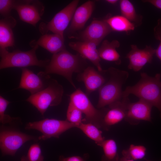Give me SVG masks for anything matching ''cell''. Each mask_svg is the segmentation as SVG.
I'll use <instances>...</instances> for the list:
<instances>
[{
	"label": "cell",
	"mask_w": 161,
	"mask_h": 161,
	"mask_svg": "<svg viewBox=\"0 0 161 161\" xmlns=\"http://www.w3.org/2000/svg\"><path fill=\"white\" fill-rule=\"evenodd\" d=\"M85 59L79 54L73 55L65 49L53 54L51 60L45 67L44 75L55 74L66 78L75 89H76L72 79L73 73H80L87 66H86Z\"/></svg>",
	"instance_id": "6da1fadb"
},
{
	"label": "cell",
	"mask_w": 161,
	"mask_h": 161,
	"mask_svg": "<svg viewBox=\"0 0 161 161\" xmlns=\"http://www.w3.org/2000/svg\"><path fill=\"white\" fill-rule=\"evenodd\" d=\"M161 75L157 74L152 77L146 73L141 72L140 78L133 86L126 87L123 92L122 97H128L133 95L156 107L160 112L161 117Z\"/></svg>",
	"instance_id": "7a4b0ae2"
},
{
	"label": "cell",
	"mask_w": 161,
	"mask_h": 161,
	"mask_svg": "<svg viewBox=\"0 0 161 161\" xmlns=\"http://www.w3.org/2000/svg\"><path fill=\"white\" fill-rule=\"evenodd\" d=\"M108 78L98 89V109L104 108L121 100L122 97V87L128 78L129 74L126 71L112 67L105 70Z\"/></svg>",
	"instance_id": "3957f363"
},
{
	"label": "cell",
	"mask_w": 161,
	"mask_h": 161,
	"mask_svg": "<svg viewBox=\"0 0 161 161\" xmlns=\"http://www.w3.org/2000/svg\"><path fill=\"white\" fill-rule=\"evenodd\" d=\"M38 46L34 44L32 48L26 51L16 50L10 52L6 49H0L1 59L0 69L12 67L24 68L31 66L45 67L49 63V60H39L36 54Z\"/></svg>",
	"instance_id": "277c9868"
},
{
	"label": "cell",
	"mask_w": 161,
	"mask_h": 161,
	"mask_svg": "<svg viewBox=\"0 0 161 161\" xmlns=\"http://www.w3.org/2000/svg\"><path fill=\"white\" fill-rule=\"evenodd\" d=\"M64 92L62 86L56 80L49 79L43 89L31 95L26 100L35 107L43 116L49 106L59 105Z\"/></svg>",
	"instance_id": "5b68a950"
},
{
	"label": "cell",
	"mask_w": 161,
	"mask_h": 161,
	"mask_svg": "<svg viewBox=\"0 0 161 161\" xmlns=\"http://www.w3.org/2000/svg\"><path fill=\"white\" fill-rule=\"evenodd\" d=\"M70 100L85 115L83 121L92 123L98 128H102L103 117L108 108L97 109L93 106L87 95L80 88L69 95Z\"/></svg>",
	"instance_id": "8992f818"
},
{
	"label": "cell",
	"mask_w": 161,
	"mask_h": 161,
	"mask_svg": "<svg viewBox=\"0 0 161 161\" xmlns=\"http://www.w3.org/2000/svg\"><path fill=\"white\" fill-rule=\"evenodd\" d=\"M76 126L66 120L46 118L30 122L26 125L27 129H35L40 131L42 135L38 139L45 140L52 137L58 138L63 133Z\"/></svg>",
	"instance_id": "52a82bcc"
},
{
	"label": "cell",
	"mask_w": 161,
	"mask_h": 161,
	"mask_svg": "<svg viewBox=\"0 0 161 161\" xmlns=\"http://www.w3.org/2000/svg\"><path fill=\"white\" fill-rule=\"evenodd\" d=\"M79 1L78 0L72 1L56 14L50 21L41 23L39 26L40 32L43 35L50 31L64 37V31L72 20Z\"/></svg>",
	"instance_id": "ba28073f"
},
{
	"label": "cell",
	"mask_w": 161,
	"mask_h": 161,
	"mask_svg": "<svg viewBox=\"0 0 161 161\" xmlns=\"http://www.w3.org/2000/svg\"><path fill=\"white\" fill-rule=\"evenodd\" d=\"M35 139L33 136L17 131H1L0 133V148L2 154L13 156L26 142Z\"/></svg>",
	"instance_id": "9c48e42d"
},
{
	"label": "cell",
	"mask_w": 161,
	"mask_h": 161,
	"mask_svg": "<svg viewBox=\"0 0 161 161\" xmlns=\"http://www.w3.org/2000/svg\"><path fill=\"white\" fill-rule=\"evenodd\" d=\"M13 9L17 12L21 20L35 26L41 19L44 8L39 1L16 0Z\"/></svg>",
	"instance_id": "30bf717a"
},
{
	"label": "cell",
	"mask_w": 161,
	"mask_h": 161,
	"mask_svg": "<svg viewBox=\"0 0 161 161\" xmlns=\"http://www.w3.org/2000/svg\"><path fill=\"white\" fill-rule=\"evenodd\" d=\"M131 49L126 58L129 61L128 68L135 72L141 70L147 64L152 62L156 49L151 46H146L143 49H140L136 45H131Z\"/></svg>",
	"instance_id": "8fae6325"
},
{
	"label": "cell",
	"mask_w": 161,
	"mask_h": 161,
	"mask_svg": "<svg viewBox=\"0 0 161 161\" xmlns=\"http://www.w3.org/2000/svg\"><path fill=\"white\" fill-rule=\"evenodd\" d=\"M153 106L139 99L135 102L128 103L125 120L132 125L138 124L140 121H151V112Z\"/></svg>",
	"instance_id": "7c38bea8"
},
{
	"label": "cell",
	"mask_w": 161,
	"mask_h": 161,
	"mask_svg": "<svg viewBox=\"0 0 161 161\" xmlns=\"http://www.w3.org/2000/svg\"><path fill=\"white\" fill-rule=\"evenodd\" d=\"M128 97H123L108 106L109 108L102 120V128L108 130L112 126L124 119L127 105L130 102Z\"/></svg>",
	"instance_id": "4fadbf2b"
},
{
	"label": "cell",
	"mask_w": 161,
	"mask_h": 161,
	"mask_svg": "<svg viewBox=\"0 0 161 161\" xmlns=\"http://www.w3.org/2000/svg\"><path fill=\"white\" fill-rule=\"evenodd\" d=\"M77 79L78 81L84 83L87 95L99 89L106 81L103 70L99 72L94 67L89 66L78 74Z\"/></svg>",
	"instance_id": "5bb4252c"
},
{
	"label": "cell",
	"mask_w": 161,
	"mask_h": 161,
	"mask_svg": "<svg viewBox=\"0 0 161 161\" xmlns=\"http://www.w3.org/2000/svg\"><path fill=\"white\" fill-rule=\"evenodd\" d=\"M112 31L104 20H94L82 32L81 37L84 41H91L98 45Z\"/></svg>",
	"instance_id": "9a60e30c"
},
{
	"label": "cell",
	"mask_w": 161,
	"mask_h": 161,
	"mask_svg": "<svg viewBox=\"0 0 161 161\" xmlns=\"http://www.w3.org/2000/svg\"><path fill=\"white\" fill-rule=\"evenodd\" d=\"M69 45L71 48L77 51L84 59H87L96 67L99 72L102 71L100 64V58L99 55L97 46L90 41L70 42Z\"/></svg>",
	"instance_id": "2e32d148"
},
{
	"label": "cell",
	"mask_w": 161,
	"mask_h": 161,
	"mask_svg": "<svg viewBox=\"0 0 161 161\" xmlns=\"http://www.w3.org/2000/svg\"><path fill=\"white\" fill-rule=\"evenodd\" d=\"M21 70L22 73L18 88L26 89L32 95L42 90L47 86V85L45 84L39 75H36L26 68H22Z\"/></svg>",
	"instance_id": "e0dca14e"
},
{
	"label": "cell",
	"mask_w": 161,
	"mask_h": 161,
	"mask_svg": "<svg viewBox=\"0 0 161 161\" xmlns=\"http://www.w3.org/2000/svg\"><path fill=\"white\" fill-rule=\"evenodd\" d=\"M94 5V2L89 0L77 8L71 20L69 30L75 31L83 28L92 14Z\"/></svg>",
	"instance_id": "ac0fdd59"
},
{
	"label": "cell",
	"mask_w": 161,
	"mask_h": 161,
	"mask_svg": "<svg viewBox=\"0 0 161 161\" xmlns=\"http://www.w3.org/2000/svg\"><path fill=\"white\" fill-rule=\"evenodd\" d=\"M16 24V20L11 16L0 20V49H6L14 46V39L13 29Z\"/></svg>",
	"instance_id": "d6986e66"
},
{
	"label": "cell",
	"mask_w": 161,
	"mask_h": 161,
	"mask_svg": "<svg viewBox=\"0 0 161 161\" xmlns=\"http://www.w3.org/2000/svg\"><path fill=\"white\" fill-rule=\"evenodd\" d=\"M33 44L41 47L53 54L65 49L64 37L57 34L43 35Z\"/></svg>",
	"instance_id": "ffe728a7"
},
{
	"label": "cell",
	"mask_w": 161,
	"mask_h": 161,
	"mask_svg": "<svg viewBox=\"0 0 161 161\" xmlns=\"http://www.w3.org/2000/svg\"><path fill=\"white\" fill-rule=\"evenodd\" d=\"M120 46V42L117 40L111 42L105 40L97 49L100 57L108 61L114 62L117 64H120V56L116 50Z\"/></svg>",
	"instance_id": "44dd1931"
},
{
	"label": "cell",
	"mask_w": 161,
	"mask_h": 161,
	"mask_svg": "<svg viewBox=\"0 0 161 161\" xmlns=\"http://www.w3.org/2000/svg\"><path fill=\"white\" fill-rule=\"evenodd\" d=\"M104 20L112 31L128 32L133 30L135 27L134 24L122 15L109 17Z\"/></svg>",
	"instance_id": "7402d4cb"
},
{
	"label": "cell",
	"mask_w": 161,
	"mask_h": 161,
	"mask_svg": "<svg viewBox=\"0 0 161 161\" xmlns=\"http://www.w3.org/2000/svg\"><path fill=\"white\" fill-rule=\"evenodd\" d=\"M98 145L101 146L105 140L102 135V131L94 124L82 122L77 127Z\"/></svg>",
	"instance_id": "603a6c76"
},
{
	"label": "cell",
	"mask_w": 161,
	"mask_h": 161,
	"mask_svg": "<svg viewBox=\"0 0 161 161\" xmlns=\"http://www.w3.org/2000/svg\"><path fill=\"white\" fill-rule=\"evenodd\" d=\"M101 147L103 148V151L101 157V161H119L120 158L117 145L114 140H105Z\"/></svg>",
	"instance_id": "cb8c5ba5"
},
{
	"label": "cell",
	"mask_w": 161,
	"mask_h": 161,
	"mask_svg": "<svg viewBox=\"0 0 161 161\" xmlns=\"http://www.w3.org/2000/svg\"><path fill=\"white\" fill-rule=\"evenodd\" d=\"M120 5L122 16L134 24H139L141 22V18L136 13L132 4L128 0L120 1Z\"/></svg>",
	"instance_id": "d4e9b609"
},
{
	"label": "cell",
	"mask_w": 161,
	"mask_h": 161,
	"mask_svg": "<svg viewBox=\"0 0 161 161\" xmlns=\"http://www.w3.org/2000/svg\"><path fill=\"white\" fill-rule=\"evenodd\" d=\"M146 151V148L143 145L131 144L129 148L123 150L122 153L123 157L136 160L144 158Z\"/></svg>",
	"instance_id": "484cf974"
},
{
	"label": "cell",
	"mask_w": 161,
	"mask_h": 161,
	"mask_svg": "<svg viewBox=\"0 0 161 161\" xmlns=\"http://www.w3.org/2000/svg\"><path fill=\"white\" fill-rule=\"evenodd\" d=\"M82 113L78 108L70 101L66 112L67 120L75 125L77 127L83 122Z\"/></svg>",
	"instance_id": "4316f807"
},
{
	"label": "cell",
	"mask_w": 161,
	"mask_h": 161,
	"mask_svg": "<svg viewBox=\"0 0 161 161\" xmlns=\"http://www.w3.org/2000/svg\"><path fill=\"white\" fill-rule=\"evenodd\" d=\"M21 161H44L40 145L37 143L32 145L26 155L21 158Z\"/></svg>",
	"instance_id": "83f0119b"
},
{
	"label": "cell",
	"mask_w": 161,
	"mask_h": 161,
	"mask_svg": "<svg viewBox=\"0 0 161 161\" xmlns=\"http://www.w3.org/2000/svg\"><path fill=\"white\" fill-rule=\"evenodd\" d=\"M10 102L2 96H0V122L2 124L10 123L14 119L9 115L5 113L7 106Z\"/></svg>",
	"instance_id": "f1b7e54d"
},
{
	"label": "cell",
	"mask_w": 161,
	"mask_h": 161,
	"mask_svg": "<svg viewBox=\"0 0 161 161\" xmlns=\"http://www.w3.org/2000/svg\"><path fill=\"white\" fill-rule=\"evenodd\" d=\"M16 0H0V13L4 17L10 16L11 11L13 9Z\"/></svg>",
	"instance_id": "f546056e"
},
{
	"label": "cell",
	"mask_w": 161,
	"mask_h": 161,
	"mask_svg": "<svg viewBox=\"0 0 161 161\" xmlns=\"http://www.w3.org/2000/svg\"><path fill=\"white\" fill-rule=\"evenodd\" d=\"M154 33L155 38L160 41L159 44L156 49L155 54L161 61V18L158 20L157 24L154 29Z\"/></svg>",
	"instance_id": "4dcf8cb0"
},
{
	"label": "cell",
	"mask_w": 161,
	"mask_h": 161,
	"mask_svg": "<svg viewBox=\"0 0 161 161\" xmlns=\"http://www.w3.org/2000/svg\"><path fill=\"white\" fill-rule=\"evenodd\" d=\"M59 161H85L81 157L74 156L65 157L63 156H61L59 159Z\"/></svg>",
	"instance_id": "1f68e13d"
},
{
	"label": "cell",
	"mask_w": 161,
	"mask_h": 161,
	"mask_svg": "<svg viewBox=\"0 0 161 161\" xmlns=\"http://www.w3.org/2000/svg\"><path fill=\"white\" fill-rule=\"evenodd\" d=\"M143 1L149 3L157 8L161 9V0H146Z\"/></svg>",
	"instance_id": "d6a6232c"
},
{
	"label": "cell",
	"mask_w": 161,
	"mask_h": 161,
	"mask_svg": "<svg viewBox=\"0 0 161 161\" xmlns=\"http://www.w3.org/2000/svg\"><path fill=\"white\" fill-rule=\"evenodd\" d=\"M119 161H134V160L132 159L127 158L123 157L120 158Z\"/></svg>",
	"instance_id": "836d02e7"
},
{
	"label": "cell",
	"mask_w": 161,
	"mask_h": 161,
	"mask_svg": "<svg viewBox=\"0 0 161 161\" xmlns=\"http://www.w3.org/2000/svg\"><path fill=\"white\" fill-rule=\"evenodd\" d=\"M107 2L112 4H115L118 1L117 0H107L106 1Z\"/></svg>",
	"instance_id": "e575fe53"
},
{
	"label": "cell",
	"mask_w": 161,
	"mask_h": 161,
	"mask_svg": "<svg viewBox=\"0 0 161 161\" xmlns=\"http://www.w3.org/2000/svg\"><path fill=\"white\" fill-rule=\"evenodd\" d=\"M144 159L145 160H146V161H151V160H147V159H145V158H144Z\"/></svg>",
	"instance_id": "d590c367"
}]
</instances>
